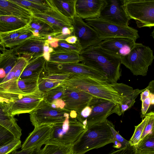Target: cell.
<instances>
[{
    "label": "cell",
    "mask_w": 154,
    "mask_h": 154,
    "mask_svg": "<svg viewBox=\"0 0 154 154\" xmlns=\"http://www.w3.org/2000/svg\"><path fill=\"white\" fill-rule=\"evenodd\" d=\"M91 112L83 125L86 128L103 122L112 113L121 115L120 104L107 100L97 98L90 104Z\"/></svg>",
    "instance_id": "obj_11"
},
{
    "label": "cell",
    "mask_w": 154,
    "mask_h": 154,
    "mask_svg": "<svg viewBox=\"0 0 154 154\" xmlns=\"http://www.w3.org/2000/svg\"><path fill=\"white\" fill-rule=\"evenodd\" d=\"M149 97L151 101V105H153L154 104V94L153 93L150 92Z\"/></svg>",
    "instance_id": "obj_50"
},
{
    "label": "cell",
    "mask_w": 154,
    "mask_h": 154,
    "mask_svg": "<svg viewBox=\"0 0 154 154\" xmlns=\"http://www.w3.org/2000/svg\"><path fill=\"white\" fill-rule=\"evenodd\" d=\"M58 46L53 48L55 52H76L80 54L82 50L81 46L77 41L74 44H70L64 40H60L58 42Z\"/></svg>",
    "instance_id": "obj_35"
},
{
    "label": "cell",
    "mask_w": 154,
    "mask_h": 154,
    "mask_svg": "<svg viewBox=\"0 0 154 154\" xmlns=\"http://www.w3.org/2000/svg\"><path fill=\"white\" fill-rule=\"evenodd\" d=\"M13 16L30 20L32 13L12 0H0V16Z\"/></svg>",
    "instance_id": "obj_22"
},
{
    "label": "cell",
    "mask_w": 154,
    "mask_h": 154,
    "mask_svg": "<svg viewBox=\"0 0 154 154\" xmlns=\"http://www.w3.org/2000/svg\"><path fill=\"white\" fill-rule=\"evenodd\" d=\"M63 82L56 81L39 76L38 80V89L43 94L49 90L62 84Z\"/></svg>",
    "instance_id": "obj_37"
},
{
    "label": "cell",
    "mask_w": 154,
    "mask_h": 154,
    "mask_svg": "<svg viewBox=\"0 0 154 154\" xmlns=\"http://www.w3.org/2000/svg\"><path fill=\"white\" fill-rule=\"evenodd\" d=\"M148 119L141 135L140 140L149 134L154 131V112H151L148 113Z\"/></svg>",
    "instance_id": "obj_42"
},
{
    "label": "cell",
    "mask_w": 154,
    "mask_h": 154,
    "mask_svg": "<svg viewBox=\"0 0 154 154\" xmlns=\"http://www.w3.org/2000/svg\"><path fill=\"white\" fill-rule=\"evenodd\" d=\"M30 20L18 17L0 16V32H6L25 27Z\"/></svg>",
    "instance_id": "obj_29"
},
{
    "label": "cell",
    "mask_w": 154,
    "mask_h": 154,
    "mask_svg": "<svg viewBox=\"0 0 154 154\" xmlns=\"http://www.w3.org/2000/svg\"><path fill=\"white\" fill-rule=\"evenodd\" d=\"M26 27V30L31 32L35 37L46 38V36L48 35H51L54 37L57 35L50 24L33 16Z\"/></svg>",
    "instance_id": "obj_23"
},
{
    "label": "cell",
    "mask_w": 154,
    "mask_h": 154,
    "mask_svg": "<svg viewBox=\"0 0 154 154\" xmlns=\"http://www.w3.org/2000/svg\"><path fill=\"white\" fill-rule=\"evenodd\" d=\"M150 91L148 88V86L146 88L142 91L140 94V100L142 101L144 100L146 98L149 97Z\"/></svg>",
    "instance_id": "obj_47"
},
{
    "label": "cell",
    "mask_w": 154,
    "mask_h": 154,
    "mask_svg": "<svg viewBox=\"0 0 154 154\" xmlns=\"http://www.w3.org/2000/svg\"><path fill=\"white\" fill-rule=\"evenodd\" d=\"M70 112L65 109L54 108L43 100L30 114V120L35 127L41 125H55L63 122Z\"/></svg>",
    "instance_id": "obj_9"
},
{
    "label": "cell",
    "mask_w": 154,
    "mask_h": 154,
    "mask_svg": "<svg viewBox=\"0 0 154 154\" xmlns=\"http://www.w3.org/2000/svg\"><path fill=\"white\" fill-rule=\"evenodd\" d=\"M142 102L141 117L143 118L144 117L151 105V101L149 97H148Z\"/></svg>",
    "instance_id": "obj_46"
},
{
    "label": "cell",
    "mask_w": 154,
    "mask_h": 154,
    "mask_svg": "<svg viewBox=\"0 0 154 154\" xmlns=\"http://www.w3.org/2000/svg\"><path fill=\"white\" fill-rule=\"evenodd\" d=\"M64 40L69 44H74L77 41V38L75 36L73 35L67 37Z\"/></svg>",
    "instance_id": "obj_48"
},
{
    "label": "cell",
    "mask_w": 154,
    "mask_h": 154,
    "mask_svg": "<svg viewBox=\"0 0 154 154\" xmlns=\"http://www.w3.org/2000/svg\"><path fill=\"white\" fill-rule=\"evenodd\" d=\"M64 85V109L70 112H74L78 114L97 98L84 91Z\"/></svg>",
    "instance_id": "obj_13"
},
{
    "label": "cell",
    "mask_w": 154,
    "mask_h": 154,
    "mask_svg": "<svg viewBox=\"0 0 154 154\" xmlns=\"http://www.w3.org/2000/svg\"><path fill=\"white\" fill-rule=\"evenodd\" d=\"M33 37L34 36L32 33L31 32L27 30L23 34L4 45V47L10 49L12 48L19 45L27 39Z\"/></svg>",
    "instance_id": "obj_40"
},
{
    "label": "cell",
    "mask_w": 154,
    "mask_h": 154,
    "mask_svg": "<svg viewBox=\"0 0 154 154\" xmlns=\"http://www.w3.org/2000/svg\"><path fill=\"white\" fill-rule=\"evenodd\" d=\"M73 75L71 74H48L43 71L40 76L48 79L63 82L69 79Z\"/></svg>",
    "instance_id": "obj_43"
},
{
    "label": "cell",
    "mask_w": 154,
    "mask_h": 154,
    "mask_svg": "<svg viewBox=\"0 0 154 154\" xmlns=\"http://www.w3.org/2000/svg\"><path fill=\"white\" fill-rule=\"evenodd\" d=\"M45 147L40 149L38 154H73L72 146H65L48 143Z\"/></svg>",
    "instance_id": "obj_31"
},
{
    "label": "cell",
    "mask_w": 154,
    "mask_h": 154,
    "mask_svg": "<svg viewBox=\"0 0 154 154\" xmlns=\"http://www.w3.org/2000/svg\"><path fill=\"white\" fill-rule=\"evenodd\" d=\"M0 125L12 133L16 139L20 140L22 129L17 124L16 119L10 115L0 104Z\"/></svg>",
    "instance_id": "obj_27"
},
{
    "label": "cell",
    "mask_w": 154,
    "mask_h": 154,
    "mask_svg": "<svg viewBox=\"0 0 154 154\" xmlns=\"http://www.w3.org/2000/svg\"><path fill=\"white\" fill-rule=\"evenodd\" d=\"M40 149H35L33 150L30 154H38Z\"/></svg>",
    "instance_id": "obj_51"
},
{
    "label": "cell",
    "mask_w": 154,
    "mask_h": 154,
    "mask_svg": "<svg viewBox=\"0 0 154 154\" xmlns=\"http://www.w3.org/2000/svg\"><path fill=\"white\" fill-rule=\"evenodd\" d=\"M111 84L122 97L120 104L122 114L133 106L139 94L146 88V87L143 89H134L132 87L123 83L116 82Z\"/></svg>",
    "instance_id": "obj_21"
},
{
    "label": "cell",
    "mask_w": 154,
    "mask_h": 154,
    "mask_svg": "<svg viewBox=\"0 0 154 154\" xmlns=\"http://www.w3.org/2000/svg\"><path fill=\"white\" fill-rule=\"evenodd\" d=\"M43 71L48 74H71L85 75L109 82L105 73L79 62L58 63L46 61Z\"/></svg>",
    "instance_id": "obj_10"
},
{
    "label": "cell",
    "mask_w": 154,
    "mask_h": 154,
    "mask_svg": "<svg viewBox=\"0 0 154 154\" xmlns=\"http://www.w3.org/2000/svg\"><path fill=\"white\" fill-rule=\"evenodd\" d=\"M12 0L20 6L28 10L32 13H44L51 9V8L49 5H46L40 4L34 2L32 0Z\"/></svg>",
    "instance_id": "obj_33"
},
{
    "label": "cell",
    "mask_w": 154,
    "mask_h": 154,
    "mask_svg": "<svg viewBox=\"0 0 154 154\" xmlns=\"http://www.w3.org/2000/svg\"><path fill=\"white\" fill-rule=\"evenodd\" d=\"M108 154H139L137 152L135 147L128 146L116 150H113Z\"/></svg>",
    "instance_id": "obj_44"
},
{
    "label": "cell",
    "mask_w": 154,
    "mask_h": 154,
    "mask_svg": "<svg viewBox=\"0 0 154 154\" xmlns=\"http://www.w3.org/2000/svg\"><path fill=\"white\" fill-rule=\"evenodd\" d=\"M26 26L14 31L6 32H0V36L2 41L3 46L28 30L26 29Z\"/></svg>",
    "instance_id": "obj_38"
},
{
    "label": "cell",
    "mask_w": 154,
    "mask_h": 154,
    "mask_svg": "<svg viewBox=\"0 0 154 154\" xmlns=\"http://www.w3.org/2000/svg\"><path fill=\"white\" fill-rule=\"evenodd\" d=\"M81 63L105 73L110 84L116 83L121 75L120 57L95 45L82 50Z\"/></svg>",
    "instance_id": "obj_1"
},
{
    "label": "cell",
    "mask_w": 154,
    "mask_h": 154,
    "mask_svg": "<svg viewBox=\"0 0 154 154\" xmlns=\"http://www.w3.org/2000/svg\"><path fill=\"white\" fill-rule=\"evenodd\" d=\"M76 0H48L49 6L53 7L63 15L70 19L76 16Z\"/></svg>",
    "instance_id": "obj_28"
},
{
    "label": "cell",
    "mask_w": 154,
    "mask_h": 154,
    "mask_svg": "<svg viewBox=\"0 0 154 154\" xmlns=\"http://www.w3.org/2000/svg\"><path fill=\"white\" fill-rule=\"evenodd\" d=\"M86 129L76 117H72L69 115L63 122L54 125L52 137L47 143L73 146Z\"/></svg>",
    "instance_id": "obj_6"
},
{
    "label": "cell",
    "mask_w": 154,
    "mask_h": 154,
    "mask_svg": "<svg viewBox=\"0 0 154 154\" xmlns=\"http://www.w3.org/2000/svg\"><path fill=\"white\" fill-rule=\"evenodd\" d=\"M64 92V85L62 83L44 93L43 100L53 108L63 109L65 106Z\"/></svg>",
    "instance_id": "obj_25"
},
{
    "label": "cell",
    "mask_w": 154,
    "mask_h": 154,
    "mask_svg": "<svg viewBox=\"0 0 154 154\" xmlns=\"http://www.w3.org/2000/svg\"><path fill=\"white\" fill-rule=\"evenodd\" d=\"M83 60L76 52H55L50 53L49 62L58 63H79Z\"/></svg>",
    "instance_id": "obj_30"
},
{
    "label": "cell",
    "mask_w": 154,
    "mask_h": 154,
    "mask_svg": "<svg viewBox=\"0 0 154 154\" xmlns=\"http://www.w3.org/2000/svg\"><path fill=\"white\" fill-rule=\"evenodd\" d=\"M135 147L139 154H154V131L145 136Z\"/></svg>",
    "instance_id": "obj_32"
},
{
    "label": "cell",
    "mask_w": 154,
    "mask_h": 154,
    "mask_svg": "<svg viewBox=\"0 0 154 154\" xmlns=\"http://www.w3.org/2000/svg\"><path fill=\"white\" fill-rule=\"evenodd\" d=\"M54 125L43 124L35 127L21 146V150L40 149L51 139Z\"/></svg>",
    "instance_id": "obj_15"
},
{
    "label": "cell",
    "mask_w": 154,
    "mask_h": 154,
    "mask_svg": "<svg viewBox=\"0 0 154 154\" xmlns=\"http://www.w3.org/2000/svg\"><path fill=\"white\" fill-rule=\"evenodd\" d=\"M107 120L87 128L79 140L73 146V154H85L91 150L112 143V134Z\"/></svg>",
    "instance_id": "obj_3"
},
{
    "label": "cell",
    "mask_w": 154,
    "mask_h": 154,
    "mask_svg": "<svg viewBox=\"0 0 154 154\" xmlns=\"http://www.w3.org/2000/svg\"><path fill=\"white\" fill-rule=\"evenodd\" d=\"M20 140L15 139L10 142L0 146V154H10L21 146Z\"/></svg>",
    "instance_id": "obj_39"
},
{
    "label": "cell",
    "mask_w": 154,
    "mask_h": 154,
    "mask_svg": "<svg viewBox=\"0 0 154 154\" xmlns=\"http://www.w3.org/2000/svg\"><path fill=\"white\" fill-rule=\"evenodd\" d=\"M107 123L112 134L113 147L116 148L121 149L130 145L129 141L122 137L116 130L113 123L107 119Z\"/></svg>",
    "instance_id": "obj_34"
},
{
    "label": "cell",
    "mask_w": 154,
    "mask_h": 154,
    "mask_svg": "<svg viewBox=\"0 0 154 154\" xmlns=\"http://www.w3.org/2000/svg\"><path fill=\"white\" fill-rule=\"evenodd\" d=\"M5 48V47H0V50L2 51L4 50Z\"/></svg>",
    "instance_id": "obj_53"
},
{
    "label": "cell",
    "mask_w": 154,
    "mask_h": 154,
    "mask_svg": "<svg viewBox=\"0 0 154 154\" xmlns=\"http://www.w3.org/2000/svg\"><path fill=\"white\" fill-rule=\"evenodd\" d=\"M135 43L136 41L133 39L115 38L103 40L98 45L111 54L120 57L128 53Z\"/></svg>",
    "instance_id": "obj_20"
},
{
    "label": "cell",
    "mask_w": 154,
    "mask_h": 154,
    "mask_svg": "<svg viewBox=\"0 0 154 154\" xmlns=\"http://www.w3.org/2000/svg\"><path fill=\"white\" fill-rule=\"evenodd\" d=\"M46 61L43 56L30 60L19 79L38 78L45 69Z\"/></svg>",
    "instance_id": "obj_26"
},
{
    "label": "cell",
    "mask_w": 154,
    "mask_h": 154,
    "mask_svg": "<svg viewBox=\"0 0 154 154\" xmlns=\"http://www.w3.org/2000/svg\"><path fill=\"white\" fill-rule=\"evenodd\" d=\"M122 64L135 75H146L154 59L153 51L148 46L136 43L127 54L120 57Z\"/></svg>",
    "instance_id": "obj_5"
},
{
    "label": "cell",
    "mask_w": 154,
    "mask_h": 154,
    "mask_svg": "<svg viewBox=\"0 0 154 154\" xmlns=\"http://www.w3.org/2000/svg\"><path fill=\"white\" fill-rule=\"evenodd\" d=\"M148 118V113L146 114L144 118L141 122L135 126V130L131 137L129 141L131 146H136L140 140L143 129L146 124Z\"/></svg>",
    "instance_id": "obj_36"
},
{
    "label": "cell",
    "mask_w": 154,
    "mask_h": 154,
    "mask_svg": "<svg viewBox=\"0 0 154 154\" xmlns=\"http://www.w3.org/2000/svg\"><path fill=\"white\" fill-rule=\"evenodd\" d=\"M43 94L38 90L27 94L0 92V104L12 116L29 113L44 99Z\"/></svg>",
    "instance_id": "obj_4"
},
{
    "label": "cell",
    "mask_w": 154,
    "mask_h": 154,
    "mask_svg": "<svg viewBox=\"0 0 154 154\" xmlns=\"http://www.w3.org/2000/svg\"><path fill=\"white\" fill-rule=\"evenodd\" d=\"M84 20L96 30L102 41L115 38H129L136 41L140 37L138 31L129 26H120L99 18Z\"/></svg>",
    "instance_id": "obj_8"
},
{
    "label": "cell",
    "mask_w": 154,
    "mask_h": 154,
    "mask_svg": "<svg viewBox=\"0 0 154 154\" xmlns=\"http://www.w3.org/2000/svg\"><path fill=\"white\" fill-rule=\"evenodd\" d=\"M70 20L73 28V35L77 37L82 50L98 45L102 41L96 30L83 19L76 16Z\"/></svg>",
    "instance_id": "obj_12"
},
{
    "label": "cell",
    "mask_w": 154,
    "mask_h": 154,
    "mask_svg": "<svg viewBox=\"0 0 154 154\" xmlns=\"http://www.w3.org/2000/svg\"><path fill=\"white\" fill-rule=\"evenodd\" d=\"M1 55H2V53H1L0 52V57H1Z\"/></svg>",
    "instance_id": "obj_54"
},
{
    "label": "cell",
    "mask_w": 154,
    "mask_h": 154,
    "mask_svg": "<svg viewBox=\"0 0 154 154\" xmlns=\"http://www.w3.org/2000/svg\"><path fill=\"white\" fill-rule=\"evenodd\" d=\"M16 139L10 131L0 125V146Z\"/></svg>",
    "instance_id": "obj_41"
},
{
    "label": "cell",
    "mask_w": 154,
    "mask_h": 154,
    "mask_svg": "<svg viewBox=\"0 0 154 154\" xmlns=\"http://www.w3.org/2000/svg\"><path fill=\"white\" fill-rule=\"evenodd\" d=\"M44 53L43 56L47 61H49L50 59V53L54 52L53 49L50 47L49 43L47 40L43 47Z\"/></svg>",
    "instance_id": "obj_45"
},
{
    "label": "cell",
    "mask_w": 154,
    "mask_h": 154,
    "mask_svg": "<svg viewBox=\"0 0 154 154\" xmlns=\"http://www.w3.org/2000/svg\"><path fill=\"white\" fill-rule=\"evenodd\" d=\"M62 84L96 97L120 104L122 97L109 82L86 75L73 74Z\"/></svg>",
    "instance_id": "obj_2"
},
{
    "label": "cell",
    "mask_w": 154,
    "mask_h": 154,
    "mask_svg": "<svg viewBox=\"0 0 154 154\" xmlns=\"http://www.w3.org/2000/svg\"><path fill=\"white\" fill-rule=\"evenodd\" d=\"M2 46L1 47H4L3 46V43L2 41V39L1 38V37L0 36V47H1L0 46Z\"/></svg>",
    "instance_id": "obj_52"
},
{
    "label": "cell",
    "mask_w": 154,
    "mask_h": 154,
    "mask_svg": "<svg viewBox=\"0 0 154 154\" xmlns=\"http://www.w3.org/2000/svg\"><path fill=\"white\" fill-rule=\"evenodd\" d=\"M33 150L32 149H27L16 151V150L12 152L11 154H30Z\"/></svg>",
    "instance_id": "obj_49"
},
{
    "label": "cell",
    "mask_w": 154,
    "mask_h": 154,
    "mask_svg": "<svg viewBox=\"0 0 154 154\" xmlns=\"http://www.w3.org/2000/svg\"><path fill=\"white\" fill-rule=\"evenodd\" d=\"M46 38L33 37L29 38L13 48L17 56L26 58L28 61L43 56Z\"/></svg>",
    "instance_id": "obj_16"
},
{
    "label": "cell",
    "mask_w": 154,
    "mask_h": 154,
    "mask_svg": "<svg viewBox=\"0 0 154 154\" xmlns=\"http://www.w3.org/2000/svg\"><path fill=\"white\" fill-rule=\"evenodd\" d=\"M0 57V83L15 65L19 56L12 48H5Z\"/></svg>",
    "instance_id": "obj_24"
},
{
    "label": "cell",
    "mask_w": 154,
    "mask_h": 154,
    "mask_svg": "<svg viewBox=\"0 0 154 154\" xmlns=\"http://www.w3.org/2000/svg\"><path fill=\"white\" fill-rule=\"evenodd\" d=\"M106 0H76V16L85 19L99 18Z\"/></svg>",
    "instance_id": "obj_18"
},
{
    "label": "cell",
    "mask_w": 154,
    "mask_h": 154,
    "mask_svg": "<svg viewBox=\"0 0 154 154\" xmlns=\"http://www.w3.org/2000/svg\"><path fill=\"white\" fill-rule=\"evenodd\" d=\"M124 8L130 18L138 28L154 26V0H123Z\"/></svg>",
    "instance_id": "obj_7"
},
{
    "label": "cell",
    "mask_w": 154,
    "mask_h": 154,
    "mask_svg": "<svg viewBox=\"0 0 154 154\" xmlns=\"http://www.w3.org/2000/svg\"><path fill=\"white\" fill-rule=\"evenodd\" d=\"M39 78L19 79L17 81H9L0 84V92L20 94L32 93L38 90Z\"/></svg>",
    "instance_id": "obj_17"
},
{
    "label": "cell",
    "mask_w": 154,
    "mask_h": 154,
    "mask_svg": "<svg viewBox=\"0 0 154 154\" xmlns=\"http://www.w3.org/2000/svg\"><path fill=\"white\" fill-rule=\"evenodd\" d=\"M50 7L51 9L45 13H33L32 16L50 24L57 33L56 37L61 34L64 27L73 29L70 19L63 15L53 7Z\"/></svg>",
    "instance_id": "obj_19"
},
{
    "label": "cell",
    "mask_w": 154,
    "mask_h": 154,
    "mask_svg": "<svg viewBox=\"0 0 154 154\" xmlns=\"http://www.w3.org/2000/svg\"><path fill=\"white\" fill-rule=\"evenodd\" d=\"M99 18L120 26H127L131 19L124 5L123 0H106Z\"/></svg>",
    "instance_id": "obj_14"
}]
</instances>
